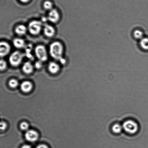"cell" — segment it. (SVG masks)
<instances>
[{
	"label": "cell",
	"mask_w": 148,
	"mask_h": 148,
	"mask_svg": "<svg viewBox=\"0 0 148 148\" xmlns=\"http://www.w3.org/2000/svg\"><path fill=\"white\" fill-rule=\"evenodd\" d=\"M9 85L11 87L15 88L19 85V82L16 79H11L9 82Z\"/></svg>",
	"instance_id": "d6986e66"
},
{
	"label": "cell",
	"mask_w": 148,
	"mask_h": 148,
	"mask_svg": "<svg viewBox=\"0 0 148 148\" xmlns=\"http://www.w3.org/2000/svg\"><path fill=\"white\" fill-rule=\"evenodd\" d=\"M23 59V55L19 51L14 52L9 57V62L13 67L18 66L21 64Z\"/></svg>",
	"instance_id": "3957f363"
},
{
	"label": "cell",
	"mask_w": 148,
	"mask_h": 148,
	"mask_svg": "<svg viewBox=\"0 0 148 148\" xmlns=\"http://www.w3.org/2000/svg\"><path fill=\"white\" fill-rule=\"evenodd\" d=\"M6 123L3 121L0 122V131H3L6 128Z\"/></svg>",
	"instance_id": "7402d4cb"
},
{
	"label": "cell",
	"mask_w": 148,
	"mask_h": 148,
	"mask_svg": "<svg viewBox=\"0 0 148 148\" xmlns=\"http://www.w3.org/2000/svg\"><path fill=\"white\" fill-rule=\"evenodd\" d=\"M123 128V127L120 125L118 124H116L113 126L112 127V130L114 133H119L121 132Z\"/></svg>",
	"instance_id": "e0dca14e"
},
{
	"label": "cell",
	"mask_w": 148,
	"mask_h": 148,
	"mask_svg": "<svg viewBox=\"0 0 148 148\" xmlns=\"http://www.w3.org/2000/svg\"><path fill=\"white\" fill-rule=\"evenodd\" d=\"M32 84L31 82L26 81L21 84V89L24 92L28 93L31 91L32 88Z\"/></svg>",
	"instance_id": "8fae6325"
},
{
	"label": "cell",
	"mask_w": 148,
	"mask_h": 148,
	"mask_svg": "<svg viewBox=\"0 0 148 148\" xmlns=\"http://www.w3.org/2000/svg\"><path fill=\"white\" fill-rule=\"evenodd\" d=\"M48 19L51 22L56 23L59 21L60 15L58 11L56 9H52L49 12Z\"/></svg>",
	"instance_id": "52a82bcc"
},
{
	"label": "cell",
	"mask_w": 148,
	"mask_h": 148,
	"mask_svg": "<svg viewBox=\"0 0 148 148\" xmlns=\"http://www.w3.org/2000/svg\"><path fill=\"white\" fill-rule=\"evenodd\" d=\"M140 46L143 50H148V38H143L140 41Z\"/></svg>",
	"instance_id": "9a60e30c"
},
{
	"label": "cell",
	"mask_w": 148,
	"mask_h": 148,
	"mask_svg": "<svg viewBox=\"0 0 148 148\" xmlns=\"http://www.w3.org/2000/svg\"><path fill=\"white\" fill-rule=\"evenodd\" d=\"M133 36L137 39L141 40L143 38V33L142 31L139 29H136L134 31Z\"/></svg>",
	"instance_id": "2e32d148"
},
{
	"label": "cell",
	"mask_w": 148,
	"mask_h": 148,
	"mask_svg": "<svg viewBox=\"0 0 148 148\" xmlns=\"http://www.w3.org/2000/svg\"><path fill=\"white\" fill-rule=\"evenodd\" d=\"M35 148H49L48 147L45 145H38Z\"/></svg>",
	"instance_id": "cb8c5ba5"
},
{
	"label": "cell",
	"mask_w": 148,
	"mask_h": 148,
	"mask_svg": "<svg viewBox=\"0 0 148 148\" xmlns=\"http://www.w3.org/2000/svg\"><path fill=\"white\" fill-rule=\"evenodd\" d=\"M124 131L130 134H134L138 130V126L135 121L132 120H128L124 122L123 125Z\"/></svg>",
	"instance_id": "7a4b0ae2"
},
{
	"label": "cell",
	"mask_w": 148,
	"mask_h": 148,
	"mask_svg": "<svg viewBox=\"0 0 148 148\" xmlns=\"http://www.w3.org/2000/svg\"><path fill=\"white\" fill-rule=\"evenodd\" d=\"M44 7L46 10H52V9L53 5L51 2L49 1H46L44 3Z\"/></svg>",
	"instance_id": "ac0fdd59"
},
{
	"label": "cell",
	"mask_w": 148,
	"mask_h": 148,
	"mask_svg": "<svg viewBox=\"0 0 148 148\" xmlns=\"http://www.w3.org/2000/svg\"><path fill=\"white\" fill-rule=\"evenodd\" d=\"M27 27L23 25H20L16 27L15 31L18 35H22L26 33L27 31Z\"/></svg>",
	"instance_id": "5bb4252c"
},
{
	"label": "cell",
	"mask_w": 148,
	"mask_h": 148,
	"mask_svg": "<svg viewBox=\"0 0 148 148\" xmlns=\"http://www.w3.org/2000/svg\"><path fill=\"white\" fill-rule=\"evenodd\" d=\"M20 1L24 3H26L28 2L30 0H20Z\"/></svg>",
	"instance_id": "484cf974"
},
{
	"label": "cell",
	"mask_w": 148,
	"mask_h": 148,
	"mask_svg": "<svg viewBox=\"0 0 148 148\" xmlns=\"http://www.w3.org/2000/svg\"><path fill=\"white\" fill-rule=\"evenodd\" d=\"M48 69L51 73L55 74L57 73L60 70V66L57 63L52 62L49 63Z\"/></svg>",
	"instance_id": "30bf717a"
},
{
	"label": "cell",
	"mask_w": 148,
	"mask_h": 148,
	"mask_svg": "<svg viewBox=\"0 0 148 148\" xmlns=\"http://www.w3.org/2000/svg\"><path fill=\"white\" fill-rule=\"evenodd\" d=\"M20 128L23 131H27L29 127V125L26 122H24L20 125Z\"/></svg>",
	"instance_id": "44dd1931"
},
{
	"label": "cell",
	"mask_w": 148,
	"mask_h": 148,
	"mask_svg": "<svg viewBox=\"0 0 148 148\" xmlns=\"http://www.w3.org/2000/svg\"><path fill=\"white\" fill-rule=\"evenodd\" d=\"M49 53L54 59L61 60L63 58L64 47L61 42H56L51 44L49 47Z\"/></svg>",
	"instance_id": "6da1fadb"
},
{
	"label": "cell",
	"mask_w": 148,
	"mask_h": 148,
	"mask_svg": "<svg viewBox=\"0 0 148 148\" xmlns=\"http://www.w3.org/2000/svg\"><path fill=\"white\" fill-rule=\"evenodd\" d=\"M7 67V64L6 62L3 60H0V70H4L6 69Z\"/></svg>",
	"instance_id": "ffe728a7"
},
{
	"label": "cell",
	"mask_w": 148,
	"mask_h": 148,
	"mask_svg": "<svg viewBox=\"0 0 148 148\" xmlns=\"http://www.w3.org/2000/svg\"><path fill=\"white\" fill-rule=\"evenodd\" d=\"M11 46L5 42H0V57H3L7 55L11 50Z\"/></svg>",
	"instance_id": "8992f818"
},
{
	"label": "cell",
	"mask_w": 148,
	"mask_h": 148,
	"mask_svg": "<svg viewBox=\"0 0 148 148\" xmlns=\"http://www.w3.org/2000/svg\"><path fill=\"white\" fill-rule=\"evenodd\" d=\"M42 28V23L38 20L31 21L28 25V29L31 35H37L40 33Z\"/></svg>",
	"instance_id": "277c9868"
},
{
	"label": "cell",
	"mask_w": 148,
	"mask_h": 148,
	"mask_svg": "<svg viewBox=\"0 0 148 148\" xmlns=\"http://www.w3.org/2000/svg\"><path fill=\"white\" fill-rule=\"evenodd\" d=\"M35 53L37 58L41 62L46 61L48 55L46 47L42 45L37 46L35 49Z\"/></svg>",
	"instance_id": "5b68a950"
},
{
	"label": "cell",
	"mask_w": 148,
	"mask_h": 148,
	"mask_svg": "<svg viewBox=\"0 0 148 148\" xmlns=\"http://www.w3.org/2000/svg\"><path fill=\"white\" fill-rule=\"evenodd\" d=\"M23 71L25 73L30 74L33 70V66L29 62H27L24 63L22 67Z\"/></svg>",
	"instance_id": "7c38bea8"
},
{
	"label": "cell",
	"mask_w": 148,
	"mask_h": 148,
	"mask_svg": "<svg viewBox=\"0 0 148 148\" xmlns=\"http://www.w3.org/2000/svg\"><path fill=\"white\" fill-rule=\"evenodd\" d=\"M44 32L46 36L48 38H52L54 36L55 33V30L52 26L46 24L44 27Z\"/></svg>",
	"instance_id": "9c48e42d"
},
{
	"label": "cell",
	"mask_w": 148,
	"mask_h": 148,
	"mask_svg": "<svg viewBox=\"0 0 148 148\" xmlns=\"http://www.w3.org/2000/svg\"><path fill=\"white\" fill-rule=\"evenodd\" d=\"M35 66L37 68H40L42 66V62L39 61L35 63Z\"/></svg>",
	"instance_id": "603a6c76"
},
{
	"label": "cell",
	"mask_w": 148,
	"mask_h": 148,
	"mask_svg": "<svg viewBox=\"0 0 148 148\" xmlns=\"http://www.w3.org/2000/svg\"><path fill=\"white\" fill-rule=\"evenodd\" d=\"M25 137L27 141L30 142H34L38 139V133L34 130H28L25 134Z\"/></svg>",
	"instance_id": "ba28073f"
},
{
	"label": "cell",
	"mask_w": 148,
	"mask_h": 148,
	"mask_svg": "<svg viewBox=\"0 0 148 148\" xmlns=\"http://www.w3.org/2000/svg\"><path fill=\"white\" fill-rule=\"evenodd\" d=\"M21 148H31V147L28 145H25Z\"/></svg>",
	"instance_id": "d4e9b609"
},
{
	"label": "cell",
	"mask_w": 148,
	"mask_h": 148,
	"mask_svg": "<svg viewBox=\"0 0 148 148\" xmlns=\"http://www.w3.org/2000/svg\"><path fill=\"white\" fill-rule=\"evenodd\" d=\"M13 46L17 48L21 49L25 46V42L20 38H15L13 41Z\"/></svg>",
	"instance_id": "4fadbf2b"
}]
</instances>
